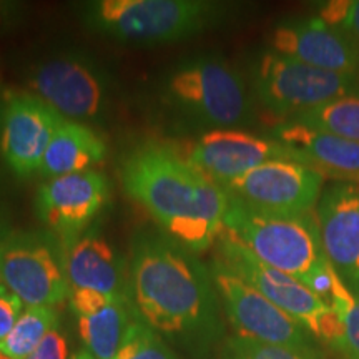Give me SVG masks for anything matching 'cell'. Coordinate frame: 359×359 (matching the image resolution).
Segmentation results:
<instances>
[{
  "instance_id": "obj_9",
  "label": "cell",
  "mask_w": 359,
  "mask_h": 359,
  "mask_svg": "<svg viewBox=\"0 0 359 359\" xmlns=\"http://www.w3.org/2000/svg\"><path fill=\"white\" fill-rule=\"evenodd\" d=\"M109 201V178L87 170L42 183L35 196V215L67 250L92 226Z\"/></svg>"
},
{
  "instance_id": "obj_15",
  "label": "cell",
  "mask_w": 359,
  "mask_h": 359,
  "mask_svg": "<svg viewBox=\"0 0 359 359\" xmlns=\"http://www.w3.org/2000/svg\"><path fill=\"white\" fill-rule=\"evenodd\" d=\"M269 50L316 69L344 75L359 74V50L341 30L320 17L290 19L269 35Z\"/></svg>"
},
{
  "instance_id": "obj_1",
  "label": "cell",
  "mask_w": 359,
  "mask_h": 359,
  "mask_svg": "<svg viewBox=\"0 0 359 359\" xmlns=\"http://www.w3.org/2000/svg\"><path fill=\"white\" fill-rule=\"evenodd\" d=\"M128 266L132 299L143 321L193 359L212 356L224 334L212 269L154 230L133 236Z\"/></svg>"
},
{
  "instance_id": "obj_29",
  "label": "cell",
  "mask_w": 359,
  "mask_h": 359,
  "mask_svg": "<svg viewBox=\"0 0 359 359\" xmlns=\"http://www.w3.org/2000/svg\"><path fill=\"white\" fill-rule=\"evenodd\" d=\"M69 339L60 326L53 327V330L45 336L42 343L39 344L37 349L30 354L27 359H70Z\"/></svg>"
},
{
  "instance_id": "obj_19",
  "label": "cell",
  "mask_w": 359,
  "mask_h": 359,
  "mask_svg": "<svg viewBox=\"0 0 359 359\" xmlns=\"http://www.w3.org/2000/svg\"><path fill=\"white\" fill-rule=\"evenodd\" d=\"M109 155L103 138L87 123L64 120L45 150L39 175L57 178L92 170Z\"/></svg>"
},
{
  "instance_id": "obj_12",
  "label": "cell",
  "mask_w": 359,
  "mask_h": 359,
  "mask_svg": "<svg viewBox=\"0 0 359 359\" xmlns=\"http://www.w3.org/2000/svg\"><path fill=\"white\" fill-rule=\"evenodd\" d=\"M215 245L217 248L213 262L219 263L233 275L253 286L264 298L302 323L313 336L320 338L323 321L333 311L330 304L321 302L296 278L259 262L253 253H250L226 233L222 231Z\"/></svg>"
},
{
  "instance_id": "obj_22",
  "label": "cell",
  "mask_w": 359,
  "mask_h": 359,
  "mask_svg": "<svg viewBox=\"0 0 359 359\" xmlns=\"http://www.w3.org/2000/svg\"><path fill=\"white\" fill-rule=\"evenodd\" d=\"M288 122L325 130L336 137L359 143V93L336 98L333 102L296 115Z\"/></svg>"
},
{
  "instance_id": "obj_20",
  "label": "cell",
  "mask_w": 359,
  "mask_h": 359,
  "mask_svg": "<svg viewBox=\"0 0 359 359\" xmlns=\"http://www.w3.org/2000/svg\"><path fill=\"white\" fill-rule=\"evenodd\" d=\"M138 316L140 313L132 296H122L111 299L92 316L79 318L83 351L93 359H115Z\"/></svg>"
},
{
  "instance_id": "obj_23",
  "label": "cell",
  "mask_w": 359,
  "mask_h": 359,
  "mask_svg": "<svg viewBox=\"0 0 359 359\" xmlns=\"http://www.w3.org/2000/svg\"><path fill=\"white\" fill-rule=\"evenodd\" d=\"M218 359H320L314 348H293L231 336L223 343Z\"/></svg>"
},
{
  "instance_id": "obj_5",
  "label": "cell",
  "mask_w": 359,
  "mask_h": 359,
  "mask_svg": "<svg viewBox=\"0 0 359 359\" xmlns=\"http://www.w3.org/2000/svg\"><path fill=\"white\" fill-rule=\"evenodd\" d=\"M161 98L182 118L212 130L240 127L251 118L243 79L217 55L190 57L175 65L161 85Z\"/></svg>"
},
{
  "instance_id": "obj_21",
  "label": "cell",
  "mask_w": 359,
  "mask_h": 359,
  "mask_svg": "<svg viewBox=\"0 0 359 359\" xmlns=\"http://www.w3.org/2000/svg\"><path fill=\"white\" fill-rule=\"evenodd\" d=\"M57 326L58 313L55 308L27 306L13 330L0 343V351L8 359H27Z\"/></svg>"
},
{
  "instance_id": "obj_4",
  "label": "cell",
  "mask_w": 359,
  "mask_h": 359,
  "mask_svg": "<svg viewBox=\"0 0 359 359\" xmlns=\"http://www.w3.org/2000/svg\"><path fill=\"white\" fill-rule=\"evenodd\" d=\"M223 233L245 246L259 262L303 281L327 262L320 224L313 212L278 215L228 196Z\"/></svg>"
},
{
  "instance_id": "obj_25",
  "label": "cell",
  "mask_w": 359,
  "mask_h": 359,
  "mask_svg": "<svg viewBox=\"0 0 359 359\" xmlns=\"http://www.w3.org/2000/svg\"><path fill=\"white\" fill-rule=\"evenodd\" d=\"M115 359H180L173 348L143 321L142 314L130 327L127 339Z\"/></svg>"
},
{
  "instance_id": "obj_7",
  "label": "cell",
  "mask_w": 359,
  "mask_h": 359,
  "mask_svg": "<svg viewBox=\"0 0 359 359\" xmlns=\"http://www.w3.org/2000/svg\"><path fill=\"white\" fill-rule=\"evenodd\" d=\"M30 93L64 118L93 122L109 109L110 77L87 53L64 50L42 58L27 74Z\"/></svg>"
},
{
  "instance_id": "obj_31",
  "label": "cell",
  "mask_w": 359,
  "mask_h": 359,
  "mask_svg": "<svg viewBox=\"0 0 359 359\" xmlns=\"http://www.w3.org/2000/svg\"><path fill=\"white\" fill-rule=\"evenodd\" d=\"M17 12H20L19 4L0 2V29L11 25L17 19Z\"/></svg>"
},
{
  "instance_id": "obj_13",
  "label": "cell",
  "mask_w": 359,
  "mask_h": 359,
  "mask_svg": "<svg viewBox=\"0 0 359 359\" xmlns=\"http://www.w3.org/2000/svg\"><path fill=\"white\" fill-rule=\"evenodd\" d=\"M64 116L30 92L8 90L0 125V156L13 177L39 175L45 150Z\"/></svg>"
},
{
  "instance_id": "obj_17",
  "label": "cell",
  "mask_w": 359,
  "mask_h": 359,
  "mask_svg": "<svg viewBox=\"0 0 359 359\" xmlns=\"http://www.w3.org/2000/svg\"><path fill=\"white\" fill-rule=\"evenodd\" d=\"M65 269L72 290H95L115 298L132 296L128 262L95 226L65 250Z\"/></svg>"
},
{
  "instance_id": "obj_26",
  "label": "cell",
  "mask_w": 359,
  "mask_h": 359,
  "mask_svg": "<svg viewBox=\"0 0 359 359\" xmlns=\"http://www.w3.org/2000/svg\"><path fill=\"white\" fill-rule=\"evenodd\" d=\"M321 20L346 34L359 50V0L330 2L320 11Z\"/></svg>"
},
{
  "instance_id": "obj_3",
  "label": "cell",
  "mask_w": 359,
  "mask_h": 359,
  "mask_svg": "<svg viewBox=\"0 0 359 359\" xmlns=\"http://www.w3.org/2000/svg\"><path fill=\"white\" fill-rule=\"evenodd\" d=\"M222 4L206 0H97L82 20L93 34L135 45H160L195 37L222 20Z\"/></svg>"
},
{
  "instance_id": "obj_35",
  "label": "cell",
  "mask_w": 359,
  "mask_h": 359,
  "mask_svg": "<svg viewBox=\"0 0 359 359\" xmlns=\"http://www.w3.org/2000/svg\"><path fill=\"white\" fill-rule=\"evenodd\" d=\"M4 90V85H2V74H0V92Z\"/></svg>"
},
{
  "instance_id": "obj_16",
  "label": "cell",
  "mask_w": 359,
  "mask_h": 359,
  "mask_svg": "<svg viewBox=\"0 0 359 359\" xmlns=\"http://www.w3.org/2000/svg\"><path fill=\"white\" fill-rule=\"evenodd\" d=\"M323 250L334 271L359 290V185L334 183L318 203Z\"/></svg>"
},
{
  "instance_id": "obj_10",
  "label": "cell",
  "mask_w": 359,
  "mask_h": 359,
  "mask_svg": "<svg viewBox=\"0 0 359 359\" xmlns=\"http://www.w3.org/2000/svg\"><path fill=\"white\" fill-rule=\"evenodd\" d=\"M325 173L296 160H273L224 185L228 196L278 215L311 212L321 195Z\"/></svg>"
},
{
  "instance_id": "obj_6",
  "label": "cell",
  "mask_w": 359,
  "mask_h": 359,
  "mask_svg": "<svg viewBox=\"0 0 359 359\" xmlns=\"http://www.w3.org/2000/svg\"><path fill=\"white\" fill-rule=\"evenodd\" d=\"M251 80L264 109L288 120L336 98L359 93L358 75L316 69L273 50L255 58Z\"/></svg>"
},
{
  "instance_id": "obj_18",
  "label": "cell",
  "mask_w": 359,
  "mask_h": 359,
  "mask_svg": "<svg viewBox=\"0 0 359 359\" xmlns=\"http://www.w3.org/2000/svg\"><path fill=\"white\" fill-rule=\"evenodd\" d=\"M275 140L291 148L302 163L343 178H359V143L356 142L294 122L276 127Z\"/></svg>"
},
{
  "instance_id": "obj_34",
  "label": "cell",
  "mask_w": 359,
  "mask_h": 359,
  "mask_svg": "<svg viewBox=\"0 0 359 359\" xmlns=\"http://www.w3.org/2000/svg\"><path fill=\"white\" fill-rule=\"evenodd\" d=\"M70 359H93L92 356H90V354H87V353H85L83 351V349H82V351H80V353H77V354H74V356H72Z\"/></svg>"
},
{
  "instance_id": "obj_27",
  "label": "cell",
  "mask_w": 359,
  "mask_h": 359,
  "mask_svg": "<svg viewBox=\"0 0 359 359\" xmlns=\"http://www.w3.org/2000/svg\"><path fill=\"white\" fill-rule=\"evenodd\" d=\"M115 296H109L105 293L95 290H83V288H75L72 290L70 298H69V306L70 311L79 318L92 316L97 311H100L102 308H105ZM122 298V296H120Z\"/></svg>"
},
{
  "instance_id": "obj_14",
  "label": "cell",
  "mask_w": 359,
  "mask_h": 359,
  "mask_svg": "<svg viewBox=\"0 0 359 359\" xmlns=\"http://www.w3.org/2000/svg\"><path fill=\"white\" fill-rule=\"evenodd\" d=\"M193 167L218 185L273 160H298L291 148L275 138H263L236 128L208 130L185 154Z\"/></svg>"
},
{
  "instance_id": "obj_24",
  "label": "cell",
  "mask_w": 359,
  "mask_h": 359,
  "mask_svg": "<svg viewBox=\"0 0 359 359\" xmlns=\"http://www.w3.org/2000/svg\"><path fill=\"white\" fill-rule=\"evenodd\" d=\"M330 306L334 309L343 323V344L341 351L346 359H359V296L344 285L341 276L334 271L333 294Z\"/></svg>"
},
{
  "instance_id": "obj_2",
  "label": "cell",
  "mask_w": 359,
  "mask_h": 359,
  "mask_svg": "<svg viewBox=\"0 0 359 359\" xmlns=\"http://www.w3.org/2000/svg\"><path fill=\"white\" fill-rule=\"evenodd\" d=\"M122 187L191 253H203L222 235L228 193L167 142L135 147L122 163Z\"/></svg>"
},
{
  "instance_id": "obj_32",
  "label": "cell",
  "mask_w": 359,
  "mask_h": 359,
  "mask_svg": "<svg viewBox=\"0 0 359 359\" xmlns=\"http://www.w3.org/2000/svg\"><path fill=\"white\" fill-rule=\"evenodd\" d=\"M12 231L13 230L11 224V217H8L7 212V206L2 200H0V243H2Z\"/></svg>"
},
{
  "instance_id": "obj_30",
  "label": "cell",
  "mask_w": 359,
  "mask_h": 359,
  "mask_svg": "<svg viewBox=\"0 0 359 359\" xmlns=\"http://www.w3.org/2000/svg\"><path fill=\"white\" fill-rule=\"evenodd\" d=\"M333 276L334 268L331 266L330 262H326L323 266L314 269L311 275L304 278L302 283L314 296H318L321 302L330 304L331 294H333Z\"/></svg>"
},
{
  "instance_id": "obj_8",
  "label": "cell",
  "mask_w": 359,
  "mask_h": 359,
  "mask_svg": "<svg viewBox=\"0 0 359 359\" xmlns=\"http://www.w3.org/2000/svg\"><path fill=\"white\" fill-rule=\"evenodd\" d=\"M0 283L27 306H57L70 298L65 250L47 230H15L0 243Z\"/></svg>"
},
{
  "instance_id": "obj_33",
  "label": "cell",
  "mask_w": 359,
  "mask_h": 359,
  "mask_svg": "<svg viewBox=\"0 0 359 359\" xmlns=\"http://www.w3.org/2000/svg\"><path fill=\"white\" fill-rule=\"evenodd\" d=\"M7 92L8 90L4 88L0 92V125H2V118H4V111H6V103H7Z\"/></svg>"
},
{
  "instance_id": "obj_11",
  "label": "cell",
  "mask_w": 359,
  "mask_h": 359,
  "mask_svg": "<svg viewBox=\"0 0 359 359\" xmlns=\"http://www.w3.org/2000/svg\"><path fill=\"white\" fill-rule=\"evenodd\" d=\"M210 269L219 302L238 336L281 346L314 348L306 327L253 286L217 262L212 263Z\"/></svg>"
},
{
  "instance_id": "obj_28",
  "label": "cell",
  "mask_w": 359,
  "mask_h": 359,
  "mask_svg": "<svg viewBox=\"0 0 359 359\" xmlns=\"http://www.w3.org/2000/svg\"><path fill=\"white\" fill-rule=\"evenodd\" d=\"M24 302L0 283V343L7 338L24 313Z\"/></svg>"
}]
</instances>
